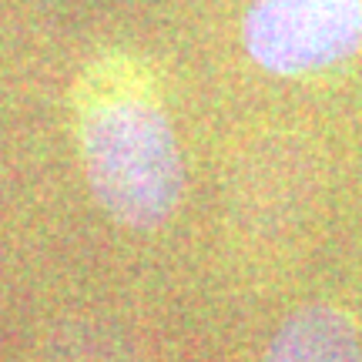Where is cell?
<instances>
[{
	"label": "cell",
	"instance_id": "4",
	"mask_svg": "<svg viewBox=\"0 0 362 362\" xmlns=\"http://www.w3.org/2000/svg\"><path fill=\"white\" fill-rule=\"evenodd\" d=\"M51 362H141L117 339L94 329H71L67 336L54 342Z\"/></svg>",
	"mask_w": 362,
	"mask_h": 362
},
{
	"label": "cell",
	"instance_id": "3",
	"mask_svg": "<svg viewBox=\"0 0 362 362\" xmlns=\"http://www.w3.org/2000/svg\"><path fill=\"white\" fill-rule=\"evenodd\" d=\"M265 362H362V342L346 312L305 305L275 332Z\"/></svg>",
	"mask_w": 362,
	"mask_h": 362
},
{
	"label": "cell",
	"instance_id": "2",
	"mask_svg": "<svg viewBox=\"0 0 362 362\" xmlns=\"http://www.w3.org/2000/svg\"><path fill=\"white\" fill-rule=\"evenodd\" d=\"M242 40L269 74L336 67L362 47V0H255L242 21Z\"/></svg>",
	"mask_w": 362,
	"mask_h": 362
},
{
	"label": "cell",
	"instance_id": "1",
	"mask_svg": "<svg viewBox=\"0 0 362 362\" xmlns=\"http://www.w3.org/2000/svg\"><path fill=\"white\" fill-rule=\"evenodd\" d=\"M81 161L90 194L124 228H158L185 192V161L161 101L134 84L98 88L81 104Z\"/></svg>",
	"mask_w": 362,
	"mask_h": 362
}]
</instances>
